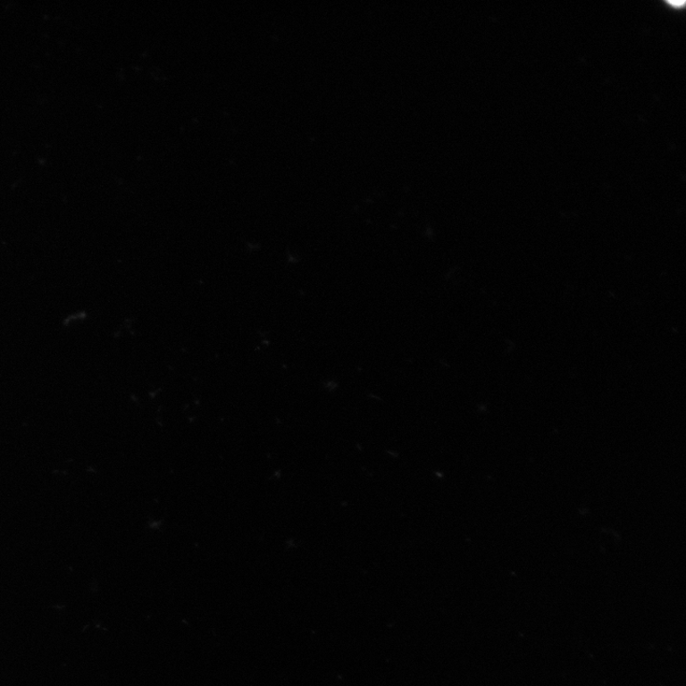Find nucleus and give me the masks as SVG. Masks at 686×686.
Returning <instances> with one entry per match:
<instances>
[]
</instances>
